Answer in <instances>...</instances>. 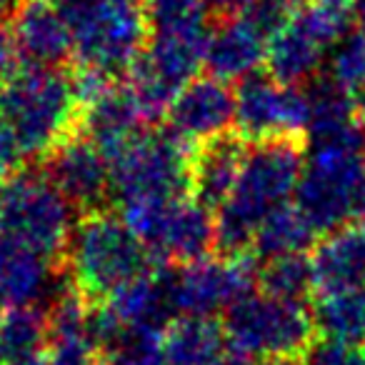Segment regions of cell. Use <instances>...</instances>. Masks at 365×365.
Masks as SVG:
<instances>
[{"instance_id":"ffe728a7","label":"cell","mask_w":365,"mask_h":365,"mask_svg":"<svg viewBox=\"0 0 365 365\" xmlns=\"http://www.w3.org/2000/svg\"><path fill=\"white\" fill-rule=\"evenodd\" d=\"M315 293L365 285V225L328 233L310 255Z\"/></svg>"},{"instance_id":"603a6c76","label":"cell","mask_w":365,"mask_h":365,"mask_svg":"<svg viewBox=\"0 0 365 365\" xmlns=\"http://www.w3.org/2000/svg\"><path fill=\"white\" fill-rule=\"evenodd\" d=\"M51 265L36 250L0 238V313L38 305L51 285Z\"/></svg>"},{"instance_id":"74e56055","label":"cell","mask_w":365,"mask_h":365,"mask_svg":"<svg viewBox=\"0 0 365 365\" xmlns=\"http://www.w3.org/2000/svg\"><path fill=\"white\" fill-rule=\"evenodd\" d=\"M353 11H355V18L365 23V0H353Z\"/></svg>"},{"instance_id":"836d02e7","label":"cell","mask_w":365,"mask_h":365,"mask_svg":"<svg viewBox=\"0 0 365 365\" xmlns=\"http://www.w3.org/2000/svg\"><path fill=\"white\" fill-rule=\"evenodd\" d=\"M250 0H210V6L213 8H218L223 16H228V13H235V11H240V8H245L248 6Z\"/></svg>"},{"instance_id":"f35d334b","label":"cell","mask_w":365,"mask_h":365,"mask_svg":"<svg viewBox=\"0 0 365 365\" xmlns=\"http://www.w3.org/2000/svg\"><path fill=\"white\" fill-rule=\"evenodd\" d=\"M278 6H283V8H293V6H300L303 0H275Z\"/></svg>"},{"instance_id":"277c9868","label":"cell","mask_w":365,"mask_h":365,"mask_svg":"<svg viewBox=\"0 0 365 365\" xmlns=\"http://www.w3.org/2000/svg\"><path fill=\"white\" fill-rule=\"evenodd\" d=\"M73 288L101 303L150 268V255L123 215L91 210L73 228L66 248Z\"/></svg>"},{"instance_id":"f546056e","label":"cell","mask_w":365,"mask_h":365,"mask_svg":"<svg viewBox=\"0 0 365 365\" xmlns=\"http://www.w3.org/2000/svg\"><path fill=\"white\" fill-rule=\"evenodd\" d=\"M101 365H165L160 335H128L115 348L103 353Z\"/></svg>"},{"instance_id":"7a4b0ae2","label":"cell","mask_w":365,"mask_h":365,"mask_svg":"<svg viewBox=\"0 0 365 365\" xmlns=\"http://www.w3.org/2000/svg\"><path fill=\"white\" fill-rule=\"evenodd\" d=\"M73 78L61 68L28 66L0 83V118L16 135L23 158H46L81 128Z\"/></svg>"},{"instance_id":"1f68e13d","label":"cell","mask_w":365,"mask_h":365,"mask_svg":"<svg viewBox=\"0 0 365 365\" xmlns=\"http://www.w3.org/2000/svg\"><path fill=\"white\" fill-rule=\"evenodd\" d=\"M21 160H23L21 145H18L16 135H13V130L8 128V123L0 118V178L18 170Z\"/></svg>"},{"instance_id":"44dd1931","label":"cell","mask_w":365,"mask_h":365,"mask_svg":"<svg viewBox=\"0 0 365 365\" xmlns=\"http://www.w3.org/2000/svg\"><path fill=\"white\" fill-rule=\"evenodd\" d=\"M310 143H340V140H365V108L348 91L328 81H318L308 91Z\"/></svg>"},{"instance_id":"5bb4252c","label":"cell","mask_w":365,"mask_h":365,"mask_svg":"<svg viewBox=\"0 0 365 365\" xmlns=\"http://www.w3.org/2000/svg\"><path fill=\"white\" fill-rule=\"evenodd\" d=\"M268 41L270 31L248 8L228 13L210 31L208 51H205L208 76L225 83H240L260 73L268 58Z\"/></svg>"},{"instance_id":"f1b7e54d","label":"cell","mask_w":365,"mask_h":365,"mask_svg":"<svg viewBox=\"0 0 365 365\" xmlns=\"http://www.w3.org/2000/svg\"><path fill=\"white\" fill-rule=\"evenodd\" d=\"M330 81L348 91L365 108V28L353 31L333 48L328 61Z\"/></svg>"},{"instance_id":"7c38bea8","label":"cell","mask_w":365,"mask_h":365,"mask_svg":"<svg viewBox=\"0 0 365 365\" xmlns=\"http://www.w3.org/2000/svg\"><path fill=\"white\" fill-rule=\"evenodd\" d=\"M46 175L73 203L76 210H101L110 195V165L96 143L83 133H73L46 155Z\"/></svg>"},{"instance_id":"d590c367","label":"cell","mask_w":365,"mask_h":365,"mask_svg":"<svg viewBox=\"0 0 365 365\" xmlns=\"http://www.w3.org/2000/svg\"><path fill=\"white\" fill-rule=\"evenodd\" d=\"M21 6V0H0V18L8 13H16V8Z\"/></svg>"},{"instance_id":"d4e9b609","label":"cell","mask_w":365,"mask_h":365,"mask_svg":"<svg viewBox=\"0 0 365 365\" xmlns=\"http://www.w3.org/2000/svg\"><path fill=\"white\" fill-rule=\"evenodd\" d=\"M313 320L325 340L365 348V285L315 293Z\"/></svg>"},{"instance_id":"30bf717a","label":"cell","mask_w":365,"mask_h":365,"mask_svg":"<svg viewBox=\"0 0 365 365\" xmlns=\"http://www.w3.org/2000/svg\"><path fill=\"white\" fill-rule=\"evenodd\" d=\"M308 120V91L300 86H285L270 73H255L235 86V133L243 140L303 138Z\"/></svg>"},{"instance_id":"484cf974","label":"cell","mask_w":365,"mask_h":365,"mask_svg":"<svg viewBox=\"0 0 365 365\" xmlns=\"http://www.w3.org/2000/svg\"><path fill=\"white\" fill-rule=\"evenodd\" d=\"M315 238H318V230L310 225V220L293 200L275 210L260 225L253 240V250L265 260L280 258V255H305V250L315 243Z\"/></svg>"},{"instance_id":"9a60e30c","label":"cell","mask_w":365,"mask_h":365,"mask_svg":"<svg viewBox=\"0 0 365 365\" xmlns=\"http://www.w3.org/2000/svg\"><path fill=\"white\" fill-rule=\"evenodd\" d=\"M115 318L123 335H160L173 318H178L173 303L170 270H143L138 278L103 300Z\"/></svg>"},{"instance_id":"3957f363","label":"cell","mask_w":365,"mask_h":365,"mask_svg":"<svg viewBox=\"0 0 365 365\" xmlns=\"http://www.w3.org/2000/svg\"><path fill=\"white\" fill-rule=\"evenodd\" d=\"M295 205L318 235L358 225L365 218V140L310 143Z\"/></svg>"},{"instance_id":"4fadbf2b","label":"cell","mask_w":365,"mask_h":365,"mask_svg":"<svg viewBox=\"0 0 365 365\" xmlns=\"http://www.w3.org/2000/svg\"><path fill=\"white\" fill-rule=\"evenodd\" d=\"M235 125V91L215 76H198L168 108V128L185 143L203 145Z\"/></svg>"},{"instance_id":"4316f807","label":"cell","mask_w":365,"mask_h":365,"mask_svg":"<svg viewBox=\"0 0 365 365\" xmlns=\"http://www.w3.org/2000/svg\"><path fill=\"white\" fill-rule=\"evenodd\" d=\"M48 345V313L38 305L0 313V365L21 363Z\"/></svg>"},{"instance_id":"8d00e7d4","label":"cell","mask_w":365,"mask_h":365,"mask_svg":"<svg viewBox=\"0 0 365 365\" xmlns=\"http://www.w3.org/2000/svg\"><path fill=\"white\" fill-rule=\"evenodd\" d=\"M13 365H48V360H46V350H43V353H38V355H33V358L21 360V363H13Z\"/></svg>"},{"instance_id":"ba28073f","label":"cell","mask_w":365,"mask_h":365,"mask_svg":"<svg viewBox=\"0 0 365 365\" xmlns=\"http://www.w3.org/2000/svg\"><path fill=\"white\" fill-rule=\"evenodd\" d=\"M76 208L46 173L13 170L0 178V238L21 243L51 263L66 255Z\"/></svg>"},{"instance_id":"e575fe53","label":"cell","mask_w":365,"mask_h":365,"mask_svg":"<svg viewBox=\"0 0 365 365\" xmlns=\"http://www.w3.org/2000/svg\"><path fill=\"white\" fill-rule=\"evenodd\" d=\"M228 365H303L300 360H245V358H233Z\"/></svg>"},{"instance_id":"8fae6325","label":"cell","mask_w":365,"mask_h":365,"mask_svg":"<svg viewBox=\"0 0 365 365\" xmlns=\"http://www.w3.org/2000/svg\"><path fill=\"white\" fill-rule=\"evenodd\" d=\"M260 268L248 253L228 258H203L180 265L173 280V303L178 315H205L225 313L240 298L250 295L258 285Z\"/></svg>"},{"instance_id":"2e32d148","label":"cell","mask_w":365,"mask_h":365,"mask_svg":"<svg viewBox=\"0 0 365 365\" xmlns=\"http://www.w3.org/2000/svg\"><path fill=\"white\" fill-rule=\"evenodd\" d=\"M11 33L28 66L61 68L76 56L71 26L51 0H21L13 13Z\"/></svg>"},{"instance_id":"8992f818","label":"cell","mask_w":365,"mask_h":365,"mask_svg":"<svg viewBox=\"0 0 365 365\" xmlns=\"http://www.w3.org/2000/svg\"><path fill=\"white\" fill-rule=\"evenodd\" d=\"M73 31L81 68L128 73L148 43L143 0H51Z\"/></svg>"},{"instance_id":"5b68a950","label":"cell","mask_w":365,"mask_h":365,"mask_svg":"<svg viewBox=\"0 0 365 365\" xmlns=\"http://www.w3.org/2000/svg\"><path fill=\"white\" fill-rule=\"evenodd\" d=\"M110 198L120 210L190 195L193 150L168 130H140L108 155Z\"/></svg>"},{"instance_id":"ac0fdd59","label":"cell","mask_w":365,"mask_h":365,"mask_svg":"<svg viewBox=\"0 0 365 365\" xmlns=\"http://www.w3.org/2000/svg\"><path fill=\"white\" fill-rule=\"evenodd\" d=\"M165 365H228L230 343L223 323L205 315H178L160 333Z\"/></svg>"},{"instance_id":"52a82bcc","label":"cell","mask_w":365,"mask_h":365,"mask_svg":"<svg viewBox=\"0 0 365 365\" xmlns=\"http://www.w3.org/2000/svg\"><path fill=\"white\" fill-rule=\"evenodd\" d=\"M230 350L245 360H300L315 345L313 310L265 290L240 298L223 320Z\"/></svg>"},{"instance_id":"7402d4cb","label":"cell","mask_w":365,"mask_h":365,"mask_svg":"<svg viewBox=\"0 0 365 365\" xmlns=\"http://www.w3.org/2000/svg\"><path fill=\"white\" fill-rule=\"evenodd\" d=\"M210 0H143L148 41L208 51Z\"/></svg>"},{"instance_id":"83f0119b","label":"cell","mask_w":365,"mask_h":365,"mask_svg":"<svg viewBox=\"0 0 365 365\" xmlns=\"http://www.w3.org/2000/svg\"><path fill=\"white\" fill-rule=\"evenodd\" d=\"M258 285L270 295L303 303L315 290L313 265L308 255H280L268 258L265 265H260Z\"/></svg>"},{"instance_id":"d6986e66","label":"cell","mask_w":365,"mask_h":365,"mask_svg":"<svg viewBox=\"0 0 365 365\" xmlns=\"http://www.w3.org/2000/svg\"><path fill=\"white\" fill-rule=\"evenodd\" d=\"M245 153L248 148L238 133H225L198 145L190 170V195L205 208H220L233 193Z\"/></svg>"},{"instance_id":"e0dca14e","label":"cell","mask_w":365,"mask_h":365,"mask_svg":"<svg viewBox=\"0 0 365 365\" xmlns=\"http://www.w3.org/2000/svg\"><path fill=\"white\" fill-rule=\"evenodd\" d=\"M330 53L333 48L293 11L270 33L265 66L275 81L285 86H303L320 71Z\"/></svg>"},{"instance_id":"4dcf8cb0","label":"cell","mask_w":365,"mask_h":365,"mask_svg":"<svg viewBox=\"0 0 365 365\" xmlns=\"http://www.w3.org/2000/svg\"><path fill=\"white\" fill-rule=\"evenodd\" d=\"M303 365H365V350L325 340V343H315L310 348Z\"/></svg>"},{"instance_id":"6da1fadb","label":"cell","mask_w":365,"mask_h":365,"mask_svg":"<svg viewBox=\"0 0 365 365\" xmlns=\"http://www.w3.org/2000/svg\"><path fill=\"white\" fill-rule=\"evenodd\" d=\"M303 138L263 140L248 148L233 193L215 215L223 255L248 253L258 228L283 205L293 203L303 170Z\"/></svg>"},{"instance_id":"9c48e42d","label":"cell","mask_w":365,"mask_h":365,"mask_svg":"<svg viewBox=\"0 0 365 365\" xmlns=\"http://www.w3.org/2000/svg\"><path fill=\"white\" fill-rule=\"evenodd\" d=\"M123 220L145 245L148 255L163 263L188 265L218 248V225L210 208L182 195L165 203L120 210Z\"/></svg>"},{"instance_id":"d6a6232c","label":"cell","mask_w":365,"mask_h":365,"mask_svg":"<svg viewBox=\"0 0 365 365\" xmlns=\"http://www.w3.org/2000/svg\"><path fill=\"white\" fill-rule=\"evenodd\" d=\"M21 53H18L16 38L8 31L3 23H0V83H6L8 78H13L21 66Z\"/></svg>"},{"instance_id":"cb8c5ba5","label":"cell","mask_w":365,"mask_h":365,"mask_svg":"<svg viewBox=\"0 0 365 365\" xmlns=\"http://www.w3.org/2000/svg\"><path fill=\"white\" fill-rule=\"evenodd\" d=\"M143 123L145 120H143V113L138 108L135 98H133L130 88L115 83L106 96L98 98L93 106H88L83 110L81 130L108 158L125 140L138 135L143 130Z\"/></svg>"}]
</instances>
